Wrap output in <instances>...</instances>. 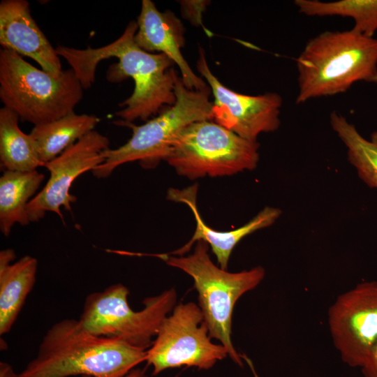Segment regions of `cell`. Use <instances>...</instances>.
<instances>
[{
    "instance_id": "6da1fadb",
    "label": "cell",
    "mask_w": 377,
    "mask_h": 377,
    "mask_svg": "<svg viewBox=\"0 0 377 377\" xmlns=\"http://www.w3.org/2000/svg\"><path fill=\"white\" fill-rule=\"evenodd\" d=\"M137 30V22L131 21L117 40L105 46L84 50L61 45L56 47L58 55L67 61L84 89L94 84L101 61L118 59V63L109 67L106 77L110 82L129 77L134 81L133 92L119 104L123 109L116 112L121 120L127 122L147 121L176 101L174 61L163 53L154 54L140 47L135 40Z\"/></svg>"
},
{
    "instance_id": "7a4b0ae2",
    "label": "cell",
    "mask_w": 377,
    "mask_h": 377,
    "mask_svg": "<svg viewBox=\"0 0 377 377\" xmlns=\"http://www.w3.org/2000/svg\"><path fill=\"white\" fill-rule=\"evenodd\" d=\"M146 357V349L95 335L79 320L65 318L47 330L18 377H124Z\"/></svg>"
},
{
    "instance_id": "3957f363",
    "label": "cell",
    "mask_w": 377,
    "mask_h": 377,
    "mask_svg": "<svg viewBox=\"0 0 377 377\" xmlns=\"http://www.w3.org/2000/svg\"><path fill=\"white\" fill-rule=\"evenodd\" d=\"M296 103L344 93L357 82L377 83V39L326 31L310 39L296 59Z\"/></svg>"
},
{
    "instance_id": "277c9868",
    "label": "cell",
    "mask_w": 377,
    "mask_h": 377,
    "mask_svg": "<svg viewBox=\"0 0 377 377\" xmlns=\"http://www.w3.org/2000/svg\"><path fill=\"white\" fill-rule=\"evenodd\" d=\"M174 91L175 104L145 124L137 126L121 119L114 122L131 128L132 135L122 146L103 151L105 161L91 171L96 177L107 178L117 167L133 161H139L144 168H154L165 161L174 139L184 128L195 121L213 120L209 86L189 89L176 72Z\"/></svg>"
},
{
    "instance_id": "5b68a950",
    "label": "cell",
    "mask_w": 377,
    "mask_h": 377,
    "mask_svg": "<svg viewBox=\"0 0 377 377\" xmlns=\"http://www.w3.org/2000/svg\"><path fill=\"white\" fill-rule=\"evenodd\" d=\"M83 89L72 68L55 77L13 50H0V98L22 121L38 126L74 112Z\"/></svg>"
},
{
    "instance_id": "8992f818",
    "label": "cell",
    "mask_w": 377,
    "mask_h": 377,
    "mask_svg": "<svg viewBox=\"0 0 377 377\" xmlns=\"http://www.w3.org/2000/svg\"><path fill=\"white\" fill-rule=\"evenodd\" d=\"M208 251V244L199 240L193 253L188 256H154L193 279L198 293V306L208 327L209 336L219 340L226 348L229 357L242 366V356L234 348L231 339L233 310L242 295L260 284L265 271L263 267L257 266L239 272H229L213 263Z\"/></svg>"
},
{
    "instance_id": "52a82bcc",
    "label": "cell",
    "mask_w": 377,
    "mask_h": 377,
    "mask_svg": "<svg viewBox=\"0 0 377 377\" xmlns=\"http://www.w3.org/2000/svg\"><path fill=\"white\" fill-rule=\"evenodd\" d=\"M259 146L257 140L244 138L213 120H202L177 134L165 161L192 180L229 176L255 169Z\"/></svg>"
},
{
    "instance_id": "ba28073f",
    "label": "cell",
    "mask_w": 377,
    "mask_h": 377,
    "mask_svg": "<svg viewBox=\"0 0 377 377\" xmlns=\"http://www.w3.org/2000/svg\"><path fill=\"white\" fill-rule=\"evenodd\" d=\"M129 290L121 283L112 284L101 292L89 295L78 319L91 333L117 339L147 350L160 326L173 310L177 293L169 289L143 300L144 308L133 311L128 304Z\"/></svg>"
},
{
    "instance_id": "9c48e42d",
    "label": "cell",
    "mask_w": 377,
    "mask_h": 377,
    "mask_svg": "<svg viewBox=\"0 0 377 377\" xmlns=\"http://www.w3.org/2000/svg\"><path fill=\"white\" fill-rule=\"evenodd\" d=\"M228 355L222 344L212 342L200 308L190 302L176 305L165 318L145 361L157 375L182 366L209 369Z\"/></svg>"
},
{
    "instance_id": "30bf717a",
    "label": "cell",
    "mask_w": 377,
    "mask_h": 377,
    "mask_svg": "<svg viewBox=\"0 0 377 377\" xmlns=\"http://www.w3.org/2000/svg\"><path fill=\"white\" fill-rule=\"evenodd\" d=\"M327 323L342 360L361 368L377 344V281L361 282L339 295Z\"/></svg>"
},
{
    "instance_id": "8fae6325",
    "label": "cell",
    "mask_w": 377,
    "mask_h": 377,
    "mask_svg": "<svg viewBox=\"0 0 377 377\" xmlns=\"http://www.w3.org/2000/svg\"><path fill=\"white\" fill-rule=\"evenodd\" d=\"M110 149V140L94 130L60 155L44 164L50 177L42 190L28 203L30 222H38L47 212L57 214L62 221L61 207L71 212L77 200L70 193L74 181L82 174L92 171L105 161L103 151Z\"/></svg>"
},
{
    "instance_id": "7c38bea8",
    "label": "cell",
    "mask_w": 377,
    "mask_h": 377,
    "mask_svg": "<svg viewBox=\"0 0 377 377\" xmlns=\"http://www.w3.org/2000/svg\"><path fill=\"white\" fill-rule=\"evenodd\" d=\"M214 96L213 121L251 140L262 133L276 131L280 126L282 98L276 92L257 96L237 93L224 86L211 71L202 47L196 64Z\"/></svg>"
},
{
    "instance_id": "4fadbf2b",
    "label": "cell",
    "mask_w": 377,
    "mask_h": 377,
    "mask_svg": "<svg viewBox=\"0 0 377 377\" xmlns=\"http://www.w3.org/2000/svg\"><path fill=\"white\" fill-rule=\"evenodd\" d=\"M0 44L2 48L30 57L55 77L63 71L56 48L32 17L26 0L1 1Z\"/></svg>"
},
{
    "instance_id": "5bb4252c",
    "label": "cell",
    "mask_w": 377,
    "mask_h": 377,
    "mask_svg": "<svg viewBox=\"0 0 377 377\" xmlns=\"http://www.w3.org/2000/svg\"><path fill=\"white\" fill-rule=\"evenodd\" d=\"M137 24L135 40L140 47L148 52L166 54L178 66L182 82L188 89L200 90L209 86L194 73L182 55L185 29L172 12H161L151 1L142 0Z\"/></svg>"
},
{
    "instance_id": "9a60e30c",
    "label": "cell",
    "mask_w": 377,
    "mask_h": 377,
    "mask_svg": "<svg viewBox=\"0 0 377 377\" xmlns=\"http://www.w3.org/2000/svg\"><path fill=\"white\" fill-rule=\"evenodd\" d=\"M198 184L184 189L170 188L167 193L168 200L187 205L195 219L196 228L191 239L182 247L170 253L182 256L190 251L193 244L203 240L210 246L222 269L227 270L231 253L235 246L246 236L260 229L272 226L281 216V211L276 207H265L244 226L230 231H219L207 226L198 211L196 198Z\"/></svg>"
},
{
    "instance_id": "2e32d148",
    "label": "cell",
    "mask_w": 377,
    "mask_h": 377,
    "mask_svg": "<svg viewBox=\"0 0 377 377\" xmlns=\"http://www.w3.org/2000/svg\"><path fill=\"white\" fill-rule=\"evenodd\" d=\"M45 179L37 170L32 171H3L0 177V230L10 235L16 224L30 223L27 206Z\"/></svg>"
},
{
    "instance_id": "e0dca14e",
    "label": "cell",
    "mask_w": 377,
    "mask_h": 377,
    "mask_svg": "<svg viewBox=\"0 0 377 377\" xmlns=\"http://www.w3.org/2000/svg\"><path fill=\"white\" fill-rule=\"evenodd\" d=\"M37 260L24 256L0 268V334L10 332L36 279Z\"/></svg>"
},
{
    "instance_id": "ac0fdd59",
    "label": "cell",
    "mask_w": 377,
    "mask_h": 377,
    "mask_svg": "<svg viewBox=\"0 0 377 377\" xmlns=\"http://www.w3.org/2000/svg\"><path fill=\"white\" fill-rule=\"evenodd\" d=\"M100 119L95 114L74 112L57 120L34 126L30 132L44 164L94 130Z\"/></svg>"
},
{
    "instance_id": "d6986e66",
    "label": "cell",
    "mask_w": 377,
    "mask_h": 377,
    "mask_svg": "<svg viewBox=\"0 0 377 377\" xmlns=\"http://www.w3.org/2000/svg\"><path fill=\"white\" fill-rule=\"evenodd\" d=\"M18 114L3 106L0 109V162L4 171H32L44 166L36 143L18 126Z\"/></svg>"
},
{
    "instance_id": "ffe728a7",
    "label": "cell",
    "mask_w": 377,
    "mask_h": 377,
    "mask_svg": "<svg viewBox=\"0 0 377 377\" xmlns=\"http://www.w3.org/2000/svg\"><path fill=\"white\" fill-rule=\"evenodd\" d=\"M330 122L346 147L348 159L359 177L369 187L377 188V131L367 140L353 124L334 110L330 114Z\"/></svg>"
},
{
    "instance_id": "44dd1931",
    "label": "cell",
    "mask_w": 377,
    "mask_h": 377,
    "mask_svg": "<svg viewBox=\"0 0 377 377\" xmlns=\"http://www.w3.org/2000/svg\"><path fill=\"white\" fill-rule=\"evenodd\" d=\"M299 11L308 16H341L354 20L352 28L365 36L374 38L377 31V0H295Z\"/></svg>"
},
{
    "instance_id": "7402d4cb",
    "label": "cell",
    "mask_w": 377,
    "mask_h": 377,
    "mask_svg": "<svg viewBox=\"0 0 377 377\" xmlns=\"http://www.w3.org/2000/svg\"><path fill=\"white\" fill-rule=\"evenodd\" d=\"M182 15L188 20L193 26H202V13L210 3L209 1H181Z\"/></svg>"
},
{
    "instance_id": "603a6c76",
    "label": "cell",
    "mask_w": 377,
    "mask_h": 377,
    "mask_svg": "<svg viewBox=\"0 0 377 377\" xmlns=\"http://www.w3.org/2000/svg\"><path fill=\"white\" fill-rule=\"evenodd\" d=\"M364 377H377V344L361 367Z\"/></svg>"
},
{
    "instance_id": "cb8c5ba5",
    "label": "cell",
    "mask_w": 377,
    "mask_h": 377,
    "mask_svg": "<svg viewBox=\"0 0 377 377\" xmlns=\"http://www.w3.org/2000/svg\"><path fill=\"white\" fill-rule=\"evenodd\" d=\"M16 258L15 252L12 249H6L0 251V268H4L15 260Z\"/></svg>"
},
{
    "instance_id": "d4e9b609",
    "label": "cell",
    "mask_w": 377,
    "mask_h": 377,
    "mask_svg": "<svg viewBox=\"0 0 377 377\" xmlns=\"http://www.w3.org/2000/svg\"><path fill=\"white\" fill-rule=\"evenodd\" d=\"M0 377H18L12 367L3 362H0Z\"/></svg>"
},
{
    "instance_id": "484cf974",
    "label": "cell",
    "mask_w": 377,
    "mask_h": 377,
    "mask_svg": "<svg viewBox=\"0 0 377 377\" xmlns=\"http://www.w3.org/2000/svg\"><path fill=\"white\" fill-rule=\"evenodd\" d=\"M81 377H91L89 376H82ZM124 377H149L147 376L145 371L141 369H133L128 374Z\"/></svg>"
},
{
    "instance_id": "4316f807",
    "label": "cell",
    "mask_w": 377,
    "mask_h": 377,
    "mask_svg": "<svg viewBox=\"0 0 377 377\" xmlns=\"http://www.w3.org/2000/svg\"><path fill=\"white\" fill-rule=\"evenodd\" d=\"M244 357V359L246 360V362L248 363V364L249 365L250 368L252 370V372L254 375V377H258V376L257 375L255 369H254V367L251 362V361L245 355L242 356Z\"/></svg>"
}]
</instances>
